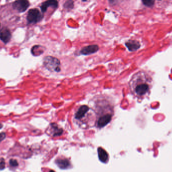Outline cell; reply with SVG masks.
<instances>
[{
    "label": "cell",
    "mask_w": 172,
    "mask_h": 172,
    "mask_svg": "<svg viewBox=\"0 0 172 172\" xmlns=\"http://www.w3.org/2000/svg\"><path fill=\"white\" fill-rule=\"evenodd\" d=\"M152 86V79L144 71L135 74L131 81V88L134 95L143 97L149 95Z\"/></svg>",
    "instance_id": "obj_1"
},
{
    "label": "cell",
    "mask_w": 172,
    "mask_h": 172,
    "mask_svg": "<svg viewBox=\"0 0 172 172\" xmlns=\"http://www.w3.org/2000/svg\"><path fill=\"white\" fill-rule=\"evenodd\" d=\"M43 64L47 69L51 72H60V62L57 58L52 56H47L44 58Z\"/></svg>",
    "instance_id": "obj_2"
},
{
    "label": "cell",
    "mask_w": 172,
    "mask_h": 172,
    "mask_svg": "<svg viewBox=\"0 0 172 172\" xmlns=\"http://www.w3.org/2000/svg\"><path fill=\"white\" fill-rule=\"evenodd\" d=\"M43 16L40 11L36 8L30 10L27 14V19L29 23L35 24L42 19Z\"/></svg>",
    "instance_id": "obj_3"
},
{
    "label": "cell",
    "mask_w": 172,
    "mask_h": 172,
    "mask_svg": "<svg viewBox=\"0 0 172 172\" xmlns=\"http://www.w3.org/2000/svg\"><path fill=\"white\" fill-rule=\"evenodd\" d=\"M29 2L25 0L16 1L13 4V7L19 12H24L29 7Z\"/></svg>",
    "instance_id": "obj_4"
},
{
    "label": "cell",
    "mask_w": 172,
    "mask_h": 172,
    "mask_svg": "<svg viewBox=\"0 0 172 172\" xmlns=\"http://www.w3.org/2000/svg\"><path fill=\"white\" fill-rule=\"evenodd\" d=\"M99 49V47L97 44H92L84 47L82 49L80 53L83 55H91L97 52Z\"/></svg>",
    "instance_id": "obj_5"
},
{
    "label": "cell",
    "mask_w": 172,
    "mask_h": 172,
    "mask_svg": "<svg viewBox=\"0 0 172 172\" xmlns=\"http://www.w3.org/2000/svg\"><path fill=\"white\" fill-rule=\"evenodd\" d=\"M59 6V2L55 0H49L42 3L40 8L43 13H45L49 7H52L56 9Z\"/></svg>",
    "instance_id": "obj_6"
},
{
    "label": "cell",
    "mask_w": 172,
    "mask_h": 172,
    "mask_svg": "<svg viewBox=\"0 0 172 172\" xmlns=\"http://www.w3.org/2000/svg\"><path fill=\"white\" fill-rule=\"evenodd\" d=\"M11 38V34L8 28H2L0 30V40H2L5 44L8 43Z\"/></svg>",
    "instance_id": "obj_7"
},
{
    "label": "cell",
    "mask_w": 172,
    "mask_h": 172,
    "mask_svg": "<svg viewBox=\"0 0 172 172\" xmlns=\"http://www.w3.org/2000/svg\"><path fill=\"white\" fill-rule=\"evenodd\" d=\"M112 119V115L110 114H107L102 116L98 119V126L99 127H104L107 125Z\"/></svg>",
    "instance_id": "obj_8"
},
{
    "label": "cell",
    "mask_w": 172,
    "mask_h": 172,
    "mask_svg": "<svg viewBox=\"0 0 172 172\" xmlns=\"http://www.w3.org/2000/svg\"><path fill=\"white\" fill-rule=\"evenodd\" d=\"M126 47L128 50L131 52L135 51L139 49L140 47V43L139 41L135 40H130L126 43Z\"/></svg>",
    "instance_id": "obj_9"
},
{
    "label": "cell",
    "mask_w": 172,
    "mask_h": 172,
    "mask_svg": "<svg viewBox=\"0 0 172 172\" xmlns=\"http://www.w3.org/2000/svg\"><path fill=\"white\" fill-rule=\"evenodd\" d=\"M89 108L87 105H82L81 107L78 109L77 112L76 113L75 118L77 119H81L83 118L85 116L86 114L89 111Z\"/></svg>",
    "instance_id": "obj_10"
},
{
    "label": "cell",
    "mask_w": 172,
    "mask_h": 172,
    "mask_svg": "<svg viewBox=\"0 0 172 172\" xmlns=\"http://www.w3.org/2000/svg\"><path fill=\"white\" fill-rule=\"evenodd\" d=\"M98 153L100 161L104 163H107L109 160V156L105 150L101 147L98 148Z\"/></svg>",
    "instance_id": "obj_11"
},
{
    "label": "cell",
    "mask_w": 172,
    "mask_h": 172,
    "mask_svg": "<svg viewBox=\"0 0 172 172\" xmlns=\"http://www.w3.org/2000/svg\"><path fill=\"white\" fill-rule=\"evenodd\" d=\"M55 163L57 166L61 169H67L70 167V163L67 159H57Z\"/></svg>",
    "instance_id": "obj_12"
},
{
    "label": "cell",
    "mask_w": 172,
    "mask_h": 172,
    "mask_svg": "<svg viewBox=\"0 0 172 172\" xmlns=\"http://www.w3.org/2000/svg\"><path fill=\"white\" fill-rule=\"evenodd\" d=\"M51 131L53 136H59L63 133V129L59 128L57 125L55 123L51 124Z\"/></svg>",
    "instance_id": "obj_13"
},
{
    "label": "cell",
    "mask_w": 172,
    "mask_h": 172,
    "mask_svg": "<svg viewBox=\"0 0 172 172\" xmlns=\"http://www.w3.org/2000/svg\"><path fill=\"white\" fill-rule=\"evenodd\" d=\"M73 6H74V4H73V1H68L65 2L64 4V7L67 9H72Z\"/></svg>",
    "instance_id": "obj_14"
},
{
    "label": "cell",
    "mask_w": 172,
    "mask_h": 172,
    "mask_svg": "<svg viewBox=\"0 0 172 172\" xmlns=\"http://www.w3.org/2000/svg\"><path fill=\"white\" fill-rule=\"evenodd\" d=\"M10 165L13 167H17L18 165V163L17 160L14 159H11L9 161Z\"/></svg>",
    "instance_id": "obj_15"
},
{
    "label": "cell",
    "mask_w": 172,
    "mask_h": 172,
    "mask_svg": "<svg viewBox=\"0 0 172 172\" xmlns=\"http://www.w3.org/2000/svg\"><path fill=\"white\" fill-rule=\"evenodd\" d=\"M6 163L5 160L2 159L0 160V170H3L5 168Z\"/></svg>",
    "instance_id": "obj_16"
},
{
    "label": "cell",
    "mask_w": 172,
    "mask_h": 172,
    "mask_svg": "<svg viewBox=\"0 0 172 172\" xmlns=\"http://www.w3.org/2000/svg\"><path fill=\"white\" fill-rule=\"evenodd\" d=\"M143 3L145 5L147 6H152V4H150V3H153L154 1H143Z\"/></svg>",
    "instance_id": "obj_17"
},
{
    "label": "cell",
    "mask_w": 172,
    "mask_h": 172,
    "mask_svg": "<svg viewBox=\"0 0 172 172\" xmlns=\"http://www.w3.org/2000/svg\"><path fill=\"white\" fill-rule=\"evenodd\" d=\"M6 138V134L4 132L0 133V142L3 141L4 139Z\"/></svg>",
    "instance_id": "obj_18"
},
{
    "label": "cell",
    "mask_w": 172,
    "mask_h": 172,
    "mask_svg": "<svg viewBox=\"0 0 172 172\" xmlns=\"http://www.w3.org/2000/svg\"><path fill=\"white\" fill-rule=\"evenodd\" d=\"M49 172H55V171H53V170H51Z\"/></svg>",
    "instance_id": "obj_19"
},
{
    "label": "cell",
    "mask_w": 172,
    "mask_h": 172,
    "mask_svg": "<svg viewBox=\"0 0 172 172\" xmlns=\"http://www.w3.org/2000/svg\"><path fill=\"white\" fill-rule=\"evenodd\" d=\"M0 26H1V24H0Z\"/></svg>",
    "instance_id": "obj_20"
}]
</instances>
